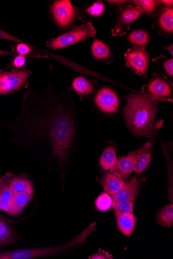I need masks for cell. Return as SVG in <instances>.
Listing matches in <instances>:
<instances>
[{
	"label": "cell",
	"mask_w": 173,
	"mask_h": 259,
	"mask_svg": "<svg viewBox=\"0 0 173 259\" xmlns=\"http://www.w3.org/2000/svg\"><path fill=\"white\" fill-rule=\"evenodd\" d=\"M50 68L45 89L24 91L18 115L5 127L10 132L9 142L28 151L45 170L57 171L63 183L79 143L81 126L71 87L56 89Z\"/></svg>",
	"instance_id": "6da1fadb"
},
{
	"label": "cell",
	"mask_w": 173,
	"mask_h": 259,
	"mask_svg": "<svg viewBox=\"0 0 173 259\" xmlns=\"http://www.w3.org/2000/svg\"><path fill=\"white\" fill-rule=\"evenodd\" d=\"M159 100L143 94L132 93L122 111L127 127L134 136L151 138L158 111Z\"/></svg>",
	"instance_id": "7a4b0ae2"
},
{
	"label": "cell",
	"mask_w": 173,
	"mask_h": 259,
	"mask_svg": "<svg viewBox=\"0 0 173 259\" xmlns=\"http://www.w3.org/2000/svg\"><path fill=\"white\" fill-rule=\"evenodd\" d=\"M96 223L86 228L77 237L63 246L36 249H16L0 253V259H29L55 255L86 242L89 235L95 231Z\"/></svg>",
	"instance_id": "3957f363"
},
{
	"label": "cell",
	"mask_w": 173,
	"mask_h": 259,
	"mask_svg": "<svg viewBox=\"0 0 173 259\" xmlns=\"http://www.w3.org/2000/svg\"><path fill=\"white\" fill-rule=\"evenodd\" d=\"M96 31L92 23L84 22L78 27L47 42L46 46L52 50L67 48L86 39L95 37Z\"/></svg>",
	"instance_id": "277c9868"
},
{
	"label": "cell",
	"mask_w": 173,
	"mask_h": 259,
	"mask_svg": "<svg viewBox=\"0 0 173 259\" xmlns=\"http://www.w3.org/2000/svg\"><path fill=\"white\" fill-rule=\"evenodd\" d=\"M92 104L98 113L108 117L116 115L120 107L117 94L108 87H102L95 92Z\"/></svg>",
	"instance_id": "5b68a950"
},
{
	"label": "cell",
	"mask_w": 173,
	"mask_h": 259,
	"mask_svg": "<svg viewBox=\"0 0 173 259\" xmlns=\"http://www.w3.org/2000/svg\"><path fill=\"white\" fill-rule=\"evenodd\" d=\"M144 14L141 8L131 5L118 10L113 23L112 36L122 37L126 35L133 23Z\"/></svg>",
	"instance_id": "8992f818"
},
{
	"label": "cell",
	"mask_w": 173,
	"mask_h": 259,
	"mask_svg": "<svg viewBox=\"0 0 173 259\" xmlns=\"http://www.w3.org/2000/svg\"><path fill=\"white\" fill-rule=\"evenodd\" d=\"M31 74L28 69L0 71V95H7L20 89L26 84Z\"/></svg>",
	"instance_id": "52a82bcc"
},
{
	"label": "cell",
	"mask_w": 173,
	"mask_h": 259,
	"mask_svg": "<svg viewBox=\"0 0 173 259\" xmlns=\"http://www.w3.org/2000/svg\"><path fill=\"white\" fill-rule=\"evenodd\" d=\"M51 12L57 26L61 29L69 28L75 21L78 12L70 0H58L51 6Z\"/></svg>",
	"instance_id": "ba28073f"
},
{
	"label": "cell",
	"mask_w": 173,
	"mask_h": 259,
	"mask_svg": "<svg viewBox=\"0 0 173 259\" xmlns=\"http://www.w3.org/2000/svg\"><path fill=\"white\" fill-rule=\"evenodd\" d=\"M126 66L136 74L146 77L150 64V54L146 49L134 47L124 54Z\"/></svg>",
	"instance_id": "9c48e42d"
},
{
	"label": "cell",
	"mask_w": 173,
	"mask_h": 259,
	"mask_svg": "<svg viewBox=\"0 0 173 259\" xmlns=\"http://www.w3.org/2000/svg\"><path fill=\"white\" fill-rule=\"evenodd\" d=\"M170 84L162 77L155 73L141 89L144 95L164 101H172V92Z\"/></svg>",
	"instance_id": "30bf717a"
},
{
	"label": "cell",
	"mask_w": 173,
	"mask_h": 259,
	"mask_svg": "<svg viewBox=\"0 0 173 259\" xmlns=\"http://www.w3.org/2000/svg\"><path fill=\"white\" fill-rule=\"evenodd\" d=\"M19 239L12 222L5 214L0 213V248L15 245Z\"/></svg>",
	"instance_id": "8fae6325"
},
{
	"label": "cell",
	"mask_w": 173,
	"mask_h": 259,
	"mask_svg": "<svg viewBox=\"0 0 173 259\" xmlns=\"http://www.w3.org/2000/svg\"><path fill=\"white\" fill-rule=\"evenodd\" d=\"M154 27L158 33L167 38L173 35V8L163 7L158 12L155 20Z\"/></svg>",
	"instance_id": "7c38bea8"
},
{
	"label": "cell",
	"mask_w": 173,
	"mask_h": 259,
	"mask_svg": "<svg viewBox=\"0 0 173 259\" xmlns=\"http://www.w3.org/2000/svg\"><path fill=\"white\" fill-rule=\"evenodd\" d=\"M143 179L135 176L115 194L112 195L113 202L123 201H134L141 189Z\"/></svg>",
	"instance_id": "4fadbf2b"
},
{
	"label": "cell",
	"mask_w": 173,
	"mask_h": 259,
	"mask_svg": "<svg viewBox=\"0 0 173 259\" xmlns=\"http://www.w3.org/2000/svg\"><path fill=\"white\" fill-rule=\"evenodd\" d=\"M93 58L104 63L110 64L114 60L115 52L113 47L108 43L100 39H94L91 46Z\"/></svg>",
	"instance_id": "5bb4252c"
},
{
	"label": "cell",
	"mask_w": 173,
	"mask_h": 259,
	"mask_svg": "<svg viewBox=\"0 0 173 259\" xmlns=\"http://www.w3.org/2000/svg\"><path fill=\"white\" fill-rule=\"evenodd\" d=\"M137 150L118 158L115 168L111 171L127 182L134 170Z\"/></svg>",
	"instance_id": "9a60e30c"
},
{
	"label": "cell",
	"mask_w": 173,
	"mask_h": 259,
	"mask_svg": "<svg viewBox=\"0 0 173 259\" xmlns=\"http://www.w3.org/2000/svg\"><path fill=\"white\" fill-rule=\"evenodd\" d=\"M13 175L7 173L0 179V210L10 214L13 192L11 182Z\"/></svg>",
	"instance_id": "2e32d148"
},
{
	"label": "cell",
	"mask_w": 173,
	"mask_h": 259,
	"mask_svg": "<svg viewBox=\"0 0 173 259\" xmlns=\"http://www.w3.org/2000/svg\"><path fill=\"white\" fill-rule=\"evenodd\" d=\"M97 181L101 183L105 191L112 196L119 192L127 183L111 171L104 172Z\"/></svg>",
	"instance_id": "e0dca14e"
},
{
	"label": "cell",
	"mask_w": 173,
	"mask_h": 259,
	"mask_svg": "<svg viewBox=\"0 0 173 259\" xmlns=\"http://www.w3.org/2000/svg\"><path fill=\"white\" fill-rule=\"evenodd\" d=\"M153 143L148 141L137 150V155L133 171L137 175L143 173L149 166L152 159Z\"/></svg>",
	"instance_id": "ac0fdd59"
},
{
	"label": "cell",
	"mask_w": 173,
	"mask_h": 259,
	"mask_svg": "<svg viewBox=\"0 0 173 259\" xmlns=\"http://www.w3.org/2000/svg\"><path fill=\"white\" fill-rule=\"evenodd\" d=\"M156 74L164 78L172 87L173 84V59L160 55L153 59Z\"/></svg>",
	"instance_id": "d6986e66"
},
{
	"label": "cell",
	"mask_w": 173,
	"mask_h": 259,
	"mask_svg": "<svg viewBox=\"0 0 173 259\" xmlns=\"http://www.w3.org/2000/svg\"><path fill=\"white\" fill-rule=\"evenodd\" d=\"M72 88L82 98L89 97L95 93L97 88L96 82L83 76L74 78L72 81Z\"/></svg>",
	"instance_id": "ffe728a7"
},
{
	"label": "cell",
	"mask_w": 173,
	"mask_h": 259,
	"mask_svg": "<svg viewBox=\"0 0 173 259\" xmlns=\"http://www.w3.org/2000/svg\"><path fill=\"white\" fill-rule=\"evenodd\" d=\"M131 5L140 7L149 18L151 25L154 28L156 17L159 10L163 7L161 1L157 0H133L129 1Z\"/></svg>",
	"instance_id": "44dd1931"
},
{
	"label": "cell",
	"mask_w": 173,
	"mask_h": 259,
	"mask_svg": "<svg viewBox=\"0 0 173 259\" xmlns=\"http://www.w3.org/2000/svg\"><path fill=\"white\" fill-rule=\"evenodd\" d=\"M33 195L26 192L13 193L10 215L14 217L19 216L24 207L32 200Z\"/></svg>",
	"instance_id": "7402d4cb"
},
{
	"label": "cell",
	"mask_w": 173,
	"mask_h": 259,
	"mask_svg": "<svg viewBox=\"0 0 173 259\" xmlns=\"http://www.w3.org/2000/svg\"><path fill=\"white\" fill-rule=\"evenodd\" d=\"M11 189L13 193L26 192L34 195V187L26 174L13 176L11 182Z\"/></svg>",
	"instance_id": "603a6c76"
},
{
	"label": "cell",
	"mask_w": 173,
	"mask_h": 259,
	"mask_svg": "<svg viewBox=\"0 0 173 259\" xmlns=\"http://www.w3.org/2000/svg\"><path fill=\"white\" fill-rule=\"evenodd\" d=\"M118 158L117 148L114 145H110L104 150L99 159V165L106 171H112L116 167Z\"/></svg>",
	"instance_id": "cb8c5ba5"
},
{
	"label": "cell",
	"mask_w": 173,
	"mask_h": 259,
	"mask_svg": "<svg viewBox=\"0 0 173 259\" xmlns=\"http://www.w3.org/2000/svg\"><path fill=\"white\" fill-rule=\"evenodd\" d=\"M117 227L120 231L126 236L133 233L137 222L133 214L123 215L116 217Z\"/></svg>",
	"instance_id": "d4e9b609"
},
{
	"label": "cell",
	"mask_w": 173,
	"mask_h": 259,
	"mask_svg": "<svg viewBox=\"0 0 173 259\" xmlns=\"http://www.w3.org/2000/svg\"><path fill=\"white\" fill-rule=\"evenodd\" d=\"M127 38L128 42L135 47L145 49L150 42V35L146 30L138 29L129 33Z\"/></svg>",
	"instance_id": "484cf974"
},
{
	"label": "cell",
	"mask_w": 173,
	"mask_h": 259,
	"mask_svg": "<svg viewBox=\"0 0 173 259\" xmlns=\"http://www.w3.org/2000/svg\"><path fill=\"white\" fill-rule=\"evenodd\" d=\"M157 222L161 226L170 227L173 225V205L168 204L162 207L157 214Z\"/></svg>",
	"instance_id": "4316f807"
},
{
	"label": "cell",
	"mask_w": 173,
	"mask_h": 259,
	"mask_svg": "<svg viewBox=\"0 0 173 259\" xmlns=\"http://www.w3.org/2000/svg\"><path fill=\"white\" fill-rule=\"evenodd\" d=\"M112 207L114 209L116 217L133 214L134 201H123L113 202Z\"/></svg>",
	"instance_id": "83f0119b"
},
{
	"label": "cell",
	"mask_w": 173,
	"mask_h": 259,
	"mask_svg": "<svg viewBox=\"0 0 173 259\" xmlns=\"http://www.w3.org/2000/svg\"><path fill=\"white\" fill-rule=\"evenodd\" d=\"M112 197L105 192L98 196L95 201L96 209L100 211H106L110 210L113 206Z\"/></svg>",
	"instance_id": "f1b7e54d"
},
{
	"label": "cell",
	"mask_w": 173,
	"mask_h": 259,
	"mask_svg": "<svg viewBox=\"0 0 173 259\" xmlns=\"http://www.w3.org/2000/svg\"><path fill=\"white\" fill-rule=\"evenodd\" d=\"M85 11L86 14L91 17H99L105 12V4L102 1H97L87 7Z\"/></svg>",
	"instance_id": "f546056e"
},
{
	"label": "cell",
	"mask_w": 173,
	"mask_h": 259,
	"mask_svg": "<svg viewBox=\"0 0 173 259\" xmlns=\"http://www.w3.org/2000/svg\"><path fill=\"white\" fill-rule=\"evenodd\" d=\"M108 4L111 7L117 8L118 10L121 9L122 8H124L130 4L129 3V1H127V0H109V1H107Z\"/></svg>",
	"instance_id": "4dcf8cb0"
},
{
	"label": "cell",
	"mask_w": 173,
	"mask_h": 259,
	"mask_svg": "<svg viewBox=\"0 0 173 259\" xmlns=\"http://www.w3.org/2000/svg\"><path fill=\"white\" fill-rule=\"evenodd\" d=\"M0 38L17 42L19 44L27 43L26 41H24L18 38L13 35H12L7 32L6 31L2 30V29H0Z\"/></svg>",
	"instance_id": "1f68e13d"
},
{
	"label": "cell",
	"mask_w": 173,
	"mask_h": 259,
	"mask_svg": "<svg viewBox=\"0 0 173 259\" xmlns=\"http://www.w3.org/2000/svg\"><path fill=\"white\" fill-rule=\"evenodd\" d=\"M89 258L91 259H111L113 258V256L108 252L105 251L103 250L99 249L98 251L89 257Z\"/></svg>",
	"instance_id": "d6a6232c"
},
{
	"label": "cell",
	"mask_w": 173,
	"mask_h": 259,
	"mask_svg": "<svg viewBox=\"0 0 173 259\" xmlns=\"http://www.w3.org/2000/svg\"><path fill=\"white\" fill-rule=\"evenodd\" d=\"M26 62V56L18 55L15 57L13 64L15 67L20 68L24 66Z\"/></svg>",
	"instance_id": "836d02e7"
},
{
	"label": "cell",
	"mask_w": 173,
	"mask_h": 259,
	"mask_svg": "<svg viewBox=\"0 0 173 259\" xmlns=\"http://www.w3.org/2000/svg\"><path fill=\"white\" fill-rule=\"evenodd\" d=\"M161 3L164 7L173 8V1L172 0H161Z\"/></svg>",
	"instance_id": "e575fe53"
},
{
	"label": "cell",
	"mask_w": 173,
	"mask_h": 259,
	"mask_svg": "<svg viewBox=\"0 0 173 259\" xmlns=\"http://www.w3.org/2000/svg\"><path fill=\"white\" fill-rule=\"evenodd\" d=\"M164 50L169 53L171 57L173 56V45L172 44L166 45L164 47Z\"/></svg>",
	"instance_id": "d590c367"
},
{
	"label": "cell",
	"mask_w": 173,
	"mask_h": 259,
	"mask_svg": "<svg viewBox=\"0 0 173 259\" xmlns=\"http://www.w3.org/2000/svg\"><path fill=\"white\" fill-rule=\"evenodd\" d=\"M1 56L16 57L17 56V55L13 53L10 52H8V51H4L2 50H0V56Z\"/></svg>",
	"instance_id": "8d00e7d4"
},
{
	"label": "cell",
	"mask_w": 173,
	"mask_h": 259,
	"mask_svg": "<svg viewBox=\"0 0 173 259\" xmlns=\"http://www.w3.org/2000/svg\"><path fill=\"white\" fill-rule=\"evenodd\" d=\"M0 179H1V177H0Z\"/></svg>",
	"instance_id": "74e56055"
}]
</instances>
